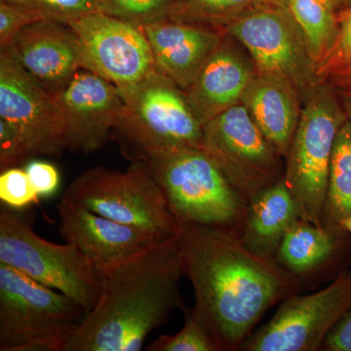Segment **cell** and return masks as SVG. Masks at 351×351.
I'll return each mask as SVG.
<instances>
[{"instance_id": "obj_4", "label": "cell", "mask_w": 351, "mask_h": 351, "mask_svg": "<svg viewBox=\"0 0 351 351\" xmlns=\"http://www.w3.org/2000/svg\"><path fill=\"white\" fill-rule=\"evenodd\" d=\"M0 263L69 295L87 313L103 293V274L82 252L39 237L27 215L4 204L0 208Z\"/></svg>"}, {"instance_id": "obj_33", "label": "cell", "mask_w": 351, "mask_h": 351, "mask_svg": "<svg viewBox=\"0 0 351 351\" xmlns=\"http://www.w3.org/2000/svg\"><path fill=\"white\" fill-rule=\"evenodd\" d=\"M323 346L326 350L351 351V306L332 328Z\"/></svg>"}, {"instance_id": "obj_5", "label": "cell", "mask_w": 351, "mask_h": 351, "mask_svg": "<svg viewBox=\"0 0 351 351\" xmlns=\"http://www.w3.org/2000/svg\"><path fill=\"white\" fill-rule=\"evenodd\" d=\"M64 199L117 223L164 240L179 234L182 225L144 160L125 172L97 167L71 182Z\"/></svg>"}, {"instance_id": "obj_34", "label": "cell", "mask_w": 351, "mask_h": 351, "mask_svg": "<svg viewBox=\"0 0 351 351\" xmlns=\"http://www.w3.org/2000/svg\"><path fill=\"white\" fill-rule=\"evenodd\" d=\"M332 82L339 88H351V62L329 73Z\"/></svg>"}, {"instance_id": "obj_26", "label": "cell", "mask_w": 351, "mask_h": 351, "mask_svg": "<svg viewBox=\"0 0 351 351\" xmlns=\"http://www.w3.org/2000/svg\"><path fill=\"white\" fill-rule=\"evenodd\" d=\"M176 0H106L107 14L138 25L165 19Z\"/></svg>"}, {"instance_id": "obj_2", "label": "cell", "mask_w": 351, "mask_h": 351, "mask_svg": "<svg viewBox=\"0 0 351 351\" xmlns=\"http://www.w3.org/2000/svg\"><path fill=\"white\" fill-rule=\"evenodd\" d=\"M184 274L176 235L103 272L104 288L64 351H138L145 339L182 306Z\"/></svg>"}, {"instance_id": "obj_6", "label": "cell", "mask_w": 351, "mask_h": 351, "mask_svg": "<svg viewBox=\"0 0 351 351\" xmlns=\"http://www.w3.org/2000/svg\"><path fill=\"white\" fill-rule=\"evenodd\" d=\"M121 92L125 114L117 130L138 151L202 149L204 125L196 117L186 92L167 76L152 71L135 86Z\"/></svg>"}, {"instance_id": "obj_7", "label": "cell", "mask_w": 351, "mask_h": 351, "mask_svg": "<svg viewBox=\"0 0 351 351\" xmlns=\"http://www.w3.org/2000/svg\"><path fill=\"white\" fill-rule=\"evenodd\" d=\"M348 119L329 91L314 92L300 114L287 154L284 181L299 205L301 219L323 226L330 163L337 134Z\"/></svg>"}, {"instance_id": "obj_27", "label": "cell", "mask_w": 351, "mask_h": 351, "mask_svg": "<svg viewBox=\"0 0 351 351\" xmlns=\"http://www.w3.org/2000/svg\"><path fill=\"white\" fill-rule=\"evenodd\" d=\"M39 198L25 170L14 167L2 171L0 175V200L2 204L22 210L38 202Z\"/></svg>"}, {"instance_id": "obj_24", "label": "cell", "mask_w": 351, "mask_h": 351, "mask_svg": "<svg viewBox=\"0 0 351 351\" xmlns=\"http://www.w3.org/2000/svg\"><path fill=\"white\" fill-rule=\"evenodd\" d=\"M286 4L285 0H176L167 18L197 22H225L263 7Z\"/></svg>"}, {"instance_id": "obj_20", "label": "cell", "mask_w": 351, "mask_h": 351, "mask_svg": "<svg viewBox=\"0 0 351 351\" xmlns=\"http://www.w3.org/2000/svg\"><path fill=\"white\" fill-rule=\"evenodd\" d=\"M299 219V205L280 179L251 198L240 241L252 253L270 258L278 251L289 228Z\"/></svg>"}, {"instance_id": "obj_8", "label": "cell", "mask_w": 351, "mask_h": 351, "mask_svg": "<svg viewBox=\"0 0 351 351\" xmlns=\"http://www.w3.org/2000/svg\"><path fill=\"white\" fill-rule=\"evenodd\" d=\"M202 149L250 200L279 181L278 154L244 105L232 106L204 125Z\"/></svg>"}, {"instance_id": "obj_13", "label": "cell", "mask_w": 351, "mask_h": 351, "mask_svg": "<svg viewBox=\"0 0 351 351\" xmlns=\"http://www.w3.org/2000/svg\"><path fill=\"white\" fill-rule=\"evenodd\" d=\"M228 32L249 51L261 73L282 76L304 87L316 73L301 29L286 4L245 14L228 23Z\"/></svg>"}, {"instance_id": "obj_19", "label": "cell", "mask_w": 351, "mask_h": 351, "mask_svg": "<svg viewBox=\"0 0 351 351\" xmlns=\"http://www.w3.org/2000/svg\"><path fill=\"white\" fill-rule=\"evenodd\" d=\"M242 101L269 144L287 156L301 114L295 85L282 76L260 73Z\"/></svg>"}, {"instance_id": "obj_36", "label": "cell", "mask_w": 351, "mask_h": 351, "mask_svg": "<svg viewBox=\"0 0 351 351\" xmlns=\"http://www.w3.org/2000/svg\"><path fill=\"white\" fill-rule=\"evenodd\" d=\"M341 228H346L348 232H350L351 233V215L350 217H348L345 219V221H343V225H341Z\"/></svg>"}, {"instance_id": "obj_15", "label": "cell", "mask_w": 351, "mask_h": 351, "mask_svg": "<svg viewBox=\"0 0 351 351\" xmlns=\"http://www.w3.org/2000/svg\"><path fill=\"white\" fill-rule=\"evenodd\" d=\"M57 207L60 234L66 243L82 252L101 274L162 241L138 228L93 213L64 197Z\"/></svg>"}, {"instance_id": "obj_28", "label": "cell", "mask_w": 351, "mask_h": 351, "mask_svg": "<svg viewBox=\"0 0 351 351\" xmlns=\"http://www.w3.org/2000/svg\"><path fill=\"white\" fill-rule=\"evenodd\" d=\"M22 4L38 9L49 19L64 23L86 14L107 13L106 0H27Z\"/></svg>"}, {"instance_id": "obj_21", "label": "cell", "mask_w": 351, "mask_h": 351, "mask_svg": "<svg viewBox=\"0 0 351 351\" xmlns=\"http://www.w3.org/2000/svg\"><path fill=\"white\" fill-rule=\"evenodd\" d=\"M337 246L331 230L301 219L283 237L276 253L277 262L293 274H304L326 262Z\"/></svg>"}, {"instance_id": "obj_37", "label": "cell", "mask_w": 351, "mask_h": 351, "mask_svg": "<svg viewBox=\"0 0 351 351\" xmlns=\"http://www.w3.org/2000/svg\"><path fill=\"white\" fill-rule=\"evenodd\" d=\"M328 1L331 3V5L334 7L335 9H338L339 6L343 5L346 0H328Z\"/></svg>"}, {"instance_id": "obj_38", "label": "cell", "mask_w": 351, "mask_h": 351, "mask_svg": "<svg viewBox=\"0 0 351 351\" xmlns=\"http://www.w3.org/2000/svg\"><path fill=\"white\" fill-rule=\"evenodd\" d=\"M11 2H15V3H25V2H27V0H10Z\"/></svg>"}, {"instance_id": "obj_9", "label": "cell", "mask_w": 351, "mask_h": 351, "mask_svg": "<svg viewBox=\"0 0 351 351\" xmlns=\"http://www.w3.org/2000/svg\"><path fill=\"white\" fill-rule=\"evenodd\" d=\"M87 313L69 295L0 263V350L14 351L46 332L80 326Z\"/></svg>"}, {"instance_id": "obj_22", "label": "cell", "mask_w": 351, "mask_h": 351, "mask_svg": "<svg viewBox=\"0 0 351 351\" xmlns=\"http://www.w3.org/2000/svg\"><path fill=\"white\" fill-rule=\"evenodd\" d=\"M299 25L315 69L330 52L339 32V18L328 0H285Z\"/></svg>"}, {"instance_id": "obj_17", "label": "cell", "mask_w": 351, "mask_h": 351, "mask_svg": "<svg viewBox=\"0 0 351 351\" xmlns=\"http://www.w3.org/2000/svg\"><path fill=\"white\" fill-rule=\"evenodd\" d=\"M140 25L151 45L157 71L184 92L221 44L216 32L181 20L165 18Z\"/></svg>"}, {"instance_id": "obj_12", "label": "cell", "mask_w": 351, "mask_h": 351, "mask_svg": "<svg viewBox=\"0 0 351 351\" xmlns=\"http://www.w3.org/2000/svg\"><path fill=\"white\" fill-rule=\"evenodd\" d=\"M0 119L22 134L32 156H59L66 149L57 97L20 66L8 47L0 54Z\"/></svg>"}, {"instance_id": "obj_31", "label": "cell", "mask_w": 351, "mask_h": 351, "mask_svg": "<svg viewBox=\"0 0 351 351\" xmlns=\"http://www.w3.org/2000/svg\"><path fill=\"white\" fill-rule=\"evenodd\" d=\"M32 156L22 134L16 127L0 119V167L10 169Z\"/></svg>"}, {"instance_id": "obj_35", "label": "cell", "mask_w": 351, "mask_h": 351, "mask_svg": "<svg viewBox=\"0 0 351 351\" xmlns=\"http://www.w3.org/2000/svg\"><path fill=\"white\" fill-rule=\"evenodd\" d=\"M339 89H341L339 95L343 100V110L348 119L351 122V88H339Z\"/></svg>"}, {"instance_id": "obj_1", "label": "cell", "mask_w": 351, "mask_h": 351, "mask_svg": "<svg viewBox=\"0 0 351 351\" xmlns=\"http://www.w3.org/2000/svg\"><path fill=\"white\" fill-rule=\"evenodd\" d=\"M178 237L184 274L195 289L193 313L219 350L240 348L285 292V276L228 230L182 223Z\"/></svg>"}, {"instance_id": "obj_25", "label": "cell", "mask_w": 351, "mask_h": 351, "mask_svg": "<svg viewBox=\"0 0 351 351\" xmlns=\"http://www.w3.org/2000/svg\"><path fill=\"white\" fill-rule=\"evenodd\" d=\"M149 351H215L219 350L218 343L207 328L201 323L191 309L186 313V321L181 331L173 336L159 337L147 346Z\"/></svg>"}, {"instance_id": "obj_23", "label": "cell", "mask_w": 351, "mask_h": 351, "mask_svg": "<svg viewBox=\"0 0 351 351\" xmlns=\"http://www.w3.org/2000/svg\"><path fill=\"white\" fill-rule=\"evenodd\" d=\"M351 215V122L346 119L337 134L330 163L323 223L339 228Z\"/></svg>"}, {"instance_id": "obj_29", "label": "cell", "mask_w": 351, "mask_h": 351, "mask_svg": "<svg viewBox=\"0 0 351 351\" xmlns=\"http://www.w3.org/2000/svg\"><path fill=\"white\" fill-rule=\"evenodd\" d=\"M49 19L38 9L23 4L1 0L0 2V45L6 47L25 27Z\"/></svg>"}, {"instance_id": "obj_14", "label": "cell", "mask_w": 351, "mask_h": 351, "mask_svg": "<svg viewBox=\"0 0 351 351\" xmlns=\"http://www.w3.org/2000/svg\"><path fill=\"white\" fill-rule=\"evenodd\" d=\"M56 97L63 110L66 147L73 152L100 149L125 114L119 88L88 69H80Z\"/></svg>"}, {"instance_id": "obj_10", "label": "cell", "mask_w": 351, "mask_h": 351, "mask_svg": "<svg viewBox=\"0 0 351 351\" xmlns=\"http://www.w3.org/2000/svg\"><path fill=\"white\" fill-rule=\"evenodd\" d=\"M66 23L80 40L82 68L106 78L120 91L156 71L151 45L140 25L103 12Z\"/></svg>"}, {"instance_id": "obj_30", "label": "cell", "mask_w": 351, "mask_h": 351, "mask_svg": "<svg viewBox=\"0 0 351 351\" xmlns=\"http://www.w3.org/2000/svg\"><path fill=\"white\" fill-rule=\"evenodd\" d=\"M351 62V6L339 18V32L334 45L316 73L329 75L334 69Z\"/></svg>"}, {"instance_id": "obj_18", "label": "cell", "mask_w": 351, "mask_h": 351, "mask_svg": "<svg viewBox=\"0 0 351 351\" xmlns=\"http://www.w3.org/2000/svg\"><path fill=\"white\" fill-rule=\"evenodd\" d=\"M254 76L250 66L228 46L219 44L186 92L203 125L239 104Z\"/></svg>"}, {"instance_id": "obj_16", "label": "cell", "mask_w": 351, "mask_h": 351, "mask_svg": "<svg viewBox=\"0 0 351 351\" xmlns=\"http://www.w3.org/2000/svg\"><path fill=\"white\" fill-rule=\"evenodd\" d=\"M6 47L20 66L55 96L61 93L82 69L77 36L61 21L46 19L32 23Z\"/></svg>"}, {"instance_id": "obj_11", "label": "cell", "mask_w": 351, "mask_h": 351, "mask_svg": "<svg viewBox=\"0 0 351 351\" xmlns=\"http://www.w3.org/2000/svg\"><path fill=\"white\" fill-rule=\"evenodd\" d=\"M350 306L351 270L318 292L288 299L240 348L249 351L318 350Z\"/></svg>"}, {"instance_id": "obj_32", "label": "cell", "mask_w": 351, "mask_h": 351, "mask_svg": "<svg viewBox=\"0 0 351 351\" xmlns=\"http://www.w3.org/2000/svg\"><path fill=\"white\" fill-rule=\"evenodd\" d=\"M39 197H49L60 186V175L54 165L44 161H32L25 167Z\"/></svg>"}, {"instance_id": "obj_3", "label": "cell", "mask_w": 351, "mask_h": 351, "mask_svg": "<svg viewBox=\"0 0 351 351\" xmlns=\"http://www.w3.org/2000/svg\"><path fill=\"white\" fill-rule=\"evenodd\" d=\"M140 160L149 166L181 225L228 230L243 213L245 198L203 149L152 152Z\"/></svg>"}]
</instances>
